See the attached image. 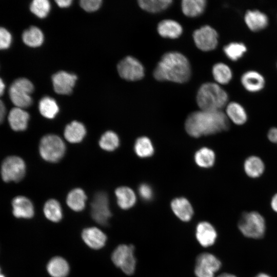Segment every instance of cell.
I'll list each match as a JSON object with an SVG mask.
<instances>
[{"label":"cell","mask_w":277,"mask_h":277,"mask_svg":"<svg viewBox=\"0 0 277 277\" xmlns=\"http://www.w3.org/2000/svg\"><path fill=\"white\" fill-rule=\"evenodd\" d=\"M229 127L228 117L221 110L194 111L185 122V129L190 136L199 137L226 130Z\"/></svg>","instance_id":"cell-1"},{"label":"cell","mask_w":277,"mask_h":277,"mask_svg":"<svg viewBox=\"0 0 277 277\" xmlns=\"http://www.w3.org/2000/svg\"><path fill=\"white\" fill-rule=\"evenodd\" d=\"M191 67L188 60L181 53L170 51L164 54L153 71L154 78L183 83L189 79Z\"/></svg>","instance_id":"cell-2"},{"label":"cell","mask_w":277,"mask_h":277,"mask_svg":"<svg viewBox=\"0 0 277 277\" xmlns=\"http://www.w3.org/2000/svg\"><path fill=\"white\" fill-rule=\"evenodd\" d=\"M228 94L220 85L213 82L203 84L196 94V102L201 110L215 111L226 106Z\"/></svg>","instance_id":"cell-3"},{"label":"cell","mask_w":277,"mask_h":277,"mask_svg":"<svg viewBox=\"0 0 277 277\" xmlns=\"http://www.w3.org/2000/svg\"><path fill=\"white\" fill-rule=\"evenodd\" d=\"M238 227L244 236L249 238L260 239L263 237L265 232V221L258 212H245L239 220Z\"/></svg>","instance_id":"cell-4"},{"label":"cell","mask_w":277,"mask_h":277,"mask_svg":"<svg viewBox=\"0 0 277 277\" xmlns=\"http://www.w3.org/2000/svg\"><path fill=\"white\" fill-rule=\"evenodd\" d=\"M66 146L63 141L57 135L47 134L44 136L40 142L39 151L45 161L56 163L64 155Z\"/></svg>","instance_id":"cell-5"},{"label":"cell","mask_w":277,"mask_h":277,"mask_svg":"<svg viewBox=\"0 0 277 277\" xmlns=\"http://www.w3.org/2000/svg\"><path fill=\"white\" fill-rule=\"evenodd\" d=\"M34 90L32 83L26 78L15 80L9 89L10 98L16 107L25 108L29 107L32 102L31 93Z\"/></svg>","instance_id":"cell-6"},{"label":"cell","mask_w":277,"mask_h":277,"mask_svg":"<svg viewBox=\"0 0 277 277\" xmlns=\"http://www.w3.org/2000/svg\"><path fill=\"white\" fill-rule=\"evenodd\" d=\"M111 260L114 264L127 275H132L134 272L136 262L133 245L118 246L112 253Z\"/></svg>","instance_id":"cell-7"},{"label":"cell","mask_w":277,"mask_h":277,"mask_svg":"<svg viewBox=\"0 0 277 277\" xmlns=\"http://www.w3.org/2000/svg\"><path fill=\"white\" fill-rule=\"evenodd\" d=\"M25 172V163L18 156H8L2 164L1 175L4 182H19L24 177Z\"/></svg>","instance_id":"cell-8"},{"label":"cell","mask_w":277,"mask_h":277,"mask_svg":"<svg viewBox=\"0 0 277 277\" xmlns=\"http://www.w3.org/2000/svg\"><path fill=\"white\" fill-rule=\"evenodd\" d=\"M91 209L93 220L101 225L106 226L111 216L107 193L103 191L96 193L91 203Z\"/></svg>","instance_id":"cell-9"},{"label":"cell","mask_w":277,"mask_h":277,"mask_svg":"<svg viewBox=\"0 0 277 277\" xmlns=\"http://www.w3.org/2000/svg\"><path fill=\"white\" fill-rule=\"evenodd\" d=\"M196 46L203 51L215 49L219 42V35L216 30L209 25H204L193 33Z\"/></svg>","instance_id":"cell-10"},{"label":"cell","mask_w":277,"mask_h":277,"mask_svg":"<svg viewBox=\"0 0 277 277\" xmlns=\"http://www.w3.org/2000/svg\"><path fill=\"white\" fill-rule=\"evenodd\" d=\"M120 76L129 81L142 79L144 76V68L142 63L132 56H127L122 60L117 65Z\"/></svg>","instance_id":"cell-11"},{"label":"cell","mask_w":277,"mask_h":277,"mask_svg":"<svg viewBox=\"0 0 277 277\" xmlns=\"http://www.w3.org/2000/svg\"><path fill=\"white\" fill-rule=\"evenodd\" d=\"M221 267V262L214 255L204 252L196 258L194 273L197 277H214Z\"/></svg>","instance_id":"cell-12"},{"label":"cell","mask_w":277,"mask_h":277,"mask_svg":"<svg viewBox=\"0 0 277 277\" xmlns=\"http://www.w3.org/2000/svg\"><path fill=\"white\" fill-rule=\"evenodd\" d=\"M77 76L74 74L60 71L54 74L52 81L55 92L60 94H70L73 90Z\"/></svg>","instance_id":"cell-13"},{"label":"cell","mask_w":277,"mask_h":277,"mask_svg":"<svg viewBox=\"0 0 277 277\" xmlns=\"http://www.w3.org/2000/svg\"><path fill=\"white\" fill-rule=\"evenodd\" d=\"M240 81L244 88L251 93L261 91L266 84L264 76L259 72L253 70L244 72L241 76Z\"/></svg>","instance_id":"cell-14"},{"label":"cell","mask_w":277,"mask_h":277,"mask_svg":"<svg viewBox=\"0 0 277 277\" xmlns=\"http://www.w3.org/2000/svg\"><path fill=\"white\" fill-rule=\"evenodd\" d=\"M244 19L248 28L253 32H258L265 29L269 24V18L264 12L258 10H248Z\"/></svg>","instance_id":"cell-15"},{"label":"cell","mask_w":277,"mask_h":277,"mask_svg":"<svg viewBox=\"0 0 277 277\" xmlns=\"http://www.w3.org/2000/svg\"><path fill=\"white\" fill-rule=\"evenodd\" d=\"M195 236L198 242L204 247L214 244L217 238V232L214 227L209 222H200L196 226Z\"/></svg>","instance_id":"cell-16"},{"label":"cell","mask_w":277,"mask_h":277,"mask_svg":"<svg viewBox=\"0 0 277 277\" xmlns=\"http://www.w3.org/2000/svg\"><path fill=\"white\" fill-rule=\"evenodd\" d=\"M13 214L18 218L29 219L34 214V208L32 202L24 196H17L12 202Z\"/></svg>","instance_id":"cell-17"},{"label":"cell","mask_w":277,"mask_h":277,"mask_svg":"<svg viewBox=\"0 0 277 277\" xmlns=\"http://www.w3.org/2000/svg\"><path fill=\"white\" fill-rule=\"evenodd\" d=\"M82 236L84 241L89 247L95 249L104 246L107 240L105 234L96 227L85 229Z\"/></svg>","instance_id":"cell-18"},{"label":"cell","mask_w":277,"mask_h":277,"mask_svg":"<svg viewBox=\"0 0 277 277\" xmlns=\"http://www.w3.org/2000/svg\"><path fill=\"white\" fill-rule=\"evenodd\" d=\"M171 207L175 215L182 221L188 222L193 216V208L189 201L185 197L173 199L171 202Z\"/></svg>","instance_id":"cell-19"},{"label":"cell","mask_w":277,"mask_h":277,"mask_svg":"<svg viewBox=\"0 0 277 277\" xmlns=\"http://www.w3.org/2000/svg\"><path fill=\"white\" fill-rule=\"evenodd\" d=\"M29 114L23 109L12 108L8 115V121L11 128L14 131H24L28 126Z\"/></svg>","instance_id":"cell-20"},{"label":"cell","mask_w":277,"mask_h":277,"mask_svg":"<svg viewBox=\"0 0 277 277\" xmlns=\"http://www.w3.org/2000/svg\"><path fill=\"white\" fill-rule=\"evenodd\" d=\"M157 30L161 36L172 39L179 37L183 32V28L177 22L169 19L160 22Z\"/></svg>","instance_id":"cell-21"},{"label":"cell","mask_w":277,"mask_h":277,"mask_svg":"<svg viewBox=\"0 0 277 277\" xmlns=\"http://www.w3.org/2000/svg\"><path fill=\"white\" fill-rule=\"evenodd\" d=\"M86 134V129L83 123L74 121L67 125L64 130L65 139L71 143L81 142Z\"/></svg>","instance_id":"cell-22"},{"label":"cell","mask_w":277,"mask_h":277,"mask_svg":"<svg viewBox=\"0 0 277 277\" xmlns=\"http://www.w3.org/2000/svg\"><path fill=\"white\" fill-rule=\"evenodd\" d=\"M118 206L122 209H128L136 203V197L132 189L125 186L120 187L115 191Z\"/></svg>","instance_id":"cell-23"},{"label":"cell","mask_w":277,"mask_h":277,"mask_svg":"<svg viewBox=\"0 0 277 277\" xmlns=\"http://www.w3.org/2000/svg\"><path fill=\"white\" fill-rule=\"evenodd\" d=\"M226 115L234 123L241 125L247 120V114L243 106L236 102H230L226 105Z\"/></svg>","instance_id":"cell-24"},{"label":"cell","mask_w":277,"mask_h":277,"mask_svg":"<svg viewBox=\"0 0 277 277\" xmlns=\"http://www.w3.org/2000/svg\"><path fill=\"white\" fill-rule=\"evenodd\" d=\"M212 74L216 83L220 85L228 84L233 77L230 67L222 62L217 63L212 66Z\"/></svg>","instance_id":"cell-25"},{"label":"cell","mask_w":277,"mask_h":277,"mask_svg":"<svg viewBox=\"0 0 277 277\" xmlns=\"http://www.w3.org/2000/svg\"><path fill=\"white\" fill-rule=\"evenodd\" d=\"M47 269L48 273L52 277H66L69 271V265L67 261L59 256L52 258L49 262Z\"/></svg>","instance_id":"cell-26"},{"label":"cell","mask_w":277,"mask_h":277,"mask_svg":"<svg viewBox=\"0 0 277 277\" xmlns=\"http://www.w3.org/2000/svg\"><path fill=\"white\" fill-rule=\"evenodd\" d=\"M207 5L206 0H183L181 7L183 13L189 17H196L204 11Z\"/></svg>","instance_id":"cell-27"},{"label":"cell","mask_w":277,"mask_h":277,"mask_svg":"<svg viewBox=\"0 0 277 277\" xmlns=\"http://www.w3.org/2000/svg\"><path fill=\"white\" fill-rule=\"evenodd\" d=\"M87 196L83 189L75 188L68 193L66 202L68 206L73 210L80 211L84 209Z\"/></svg>","instance_id":"cell-28"},{"label":"cell","mask_w":277,"mask_h":277,"mask_svg":"<svg viewBox=\"0 0 277 277\" xmlns=\"http://www.w3.org/2000/svg\"><path fill=\"white\" fill-rule=\"evenodd\" d=\"M223 50L229 60L235 62L243 57L247 51V48L243 43L233 42L225 45Z\"/></svg>","instance_id":"cell-29"},{"label":"cell","mask_w":277,"mask_h":277,"mask_svg":"<svg viewBox=\"0 0 277 277\" xmlns=\"http://www.w3.org/2000/svg\"><path fill=\"white\" fill-rule=\"evenodd\" d=\"M244 168L248 176L255 178L262 174L265 166L263 161L259 157L251 156L245 160Z\"/></svg>","instance_id":"cell-30"},{"label":"cell","mask_w":277,"mask_h":277,"mask_svg":"<svg viewBox=\"0 0 277 277\" xmlns=\"http://www.w3.org/2000/svg\"><path fill=\"white\" fill-rule=\"evenodd\" d=\"M22 39L27 46L36 47L42 44L44 41V35L38 28L32 26L23 32Z\"/></svg>","instance_id":"cell-31"},{"label":"cell","mask_w":277,"mask_h":277,"mask_svg":"<svg viewBox=\"0 0 277 277\" xmlns=\"http://www.w3.org/2000/svg\"><path fill=\"white\" fill-rule=\"evenodd\" d=\"M215 155L214 151L207 147H203L197 150L194 154L196 164L202 168L212 167L215 162Z\"/></svg>","instance_id":"cell-32"},{"label":"cell","mask_w":277,"mask_h":277,"mask_svg":"<svg viewBox=\"0 0 277 277\" xmlns=\"http://www.w3.org/2000/svg\"><path fill=\"white\" fill-rule=\"evenodd\" d=\"M38 109L41 114L49 119L54 118L59 111V108L55 101L49 96H45L40 100Z\"/></svg>","instance_id":"cell-33"},{"label":"cell","mask_w":277,"mask_h":277,"mask_svg":"<svg viewBox=\"0 0 277 277\" xmlns=\"http://www.w3.org/2000/svg\"><path fill=\"white\" fill-rule=\"evenodd\" d=\"M139 6L143 10L151 13L160 12L171 4V0H138Z\"/></svg>","instance_id":"cell-34"},{"label":"cell","mask_w":277,"mask_h":277,"mask_svg":"<svg viewBox=\"0 0 277 277\" xmlns=\"http://www.w3.org/2000/svg\"><path fill=\"white\" fill-rule=\"evenodd\" d=\"M44 213L45 216L52 222H58L62 218L61 206L59 202L54 199H50L46 202Z\"/></svg>","instance_id":"cell-35"},{"label":"cell","mask_w":277,"mask_h":277,"mask_svg":"<svg viewBox=\"0 0 277 277\" xmlns=\"http://www.w3.org/2000/svg\"><path fill=\"white\" fill-rule=\"evenodd\" d=\"M135 153L140 157L151 156L154 152V147L150 140L146 136L138 138L134 144Z\"/></svg>","instance_id":"cell-36"},{"label":"cell","mask_w":277,"mask_h":277,"mask_svg":"<svg viewBox=\"0 0 277 277\" xmlns=\"http://www.w3.org/2000/svg\"><path fill=\"white\" fill-rule=\"evenodd\" d=\"M120 144L118 135L112 131L105 132L99 141L100 147L106 151H112L116 149Z\"/></svg>","instance_id":"cell-37"},{"label":"cell","mask_w":277,"mask_h":277,"mask_svg":"<svg viewBox=\"0 0 277 277\" xmlns=\"http://www.w3.org/2000/svg\"><path fill=\"white\" fill-rule=\"evenodd\" d=\"M30 9L37 17L44 18L50 11V4L48 0H34L30 4Z\"/></svg>","instance_id":"cell-38"},{"label":"cell","mask_w":277,"mask_h":277,"mask_svg":"<svg viewBox=\"0 0 277 277\" xmlns=\"http://www.w3.org/2000/svg\"><path fill=\"white\" fill-rule=\"evenodd\" d=\"M102 3L101 0H81L80 5L85 11L93 12L100 8Z\"/></svg>","instance_id":"cell-39"},{"label":"cell","mask_w":277,"mask_h":277,"mask_svg":"<svg viewBox=\"0 0 277 277\" xmlns=\"http://www.w3.org/2000/svg\"><path fill=\"white\" fill-rule=\"evenodd\" d=\"M12 41L10 33L4 28L0 29V48L6 49L9 47Z\"/></svg>","instance_id":"cell-40"},{"label":"cell","mask_w":277,"mask_h":277,"mask_svg":"<svg viewBox=\"0 0 277 277\" xmlns=\"http://www.w3.org/2000/svg\"><path fill=\"white\" fill-rule=\"evenodd\" d=\"M138 193L145 201H150L153 197V192L151 186L147 184H141L138 187Z\"/></svg>","instance_id":"cell-41"},{"label":"cell","mask_w":277,"mask_h":277,"mask_svg":"<svg viewBox=\"0 0 277 277\" xmlns=\"http://www.w3.org/2000/svg\"><path fill=\"white\" fill-rule=\"evenodd\" d=\"M268 139L273 143L277 142V128L275 127L271 128L268 133Z\"/></svg>","instance_id":"cell-42"},{"label":"cell","mask_w":277,"mask_h":277,"mask_svg":"<svg viewBox=\"0 0 277 277\" xmlns=\"http://www.w3.org/2000/svg\"><path fill=\"white\" fill-rule=\"evenodd\" d=\"M57 5L61 8H65L69 7L71 3V0H55Z\"/></svg>","instance_id":"cell-43"},{"label":"cell","mask_w":277,"mask_h":277,"mask_svg":"<svg viewBox=\"0 0 277 277\" xmlns=\"http://www.w3.org/2000/svg\"><path fill=\"white\" fill-rule=\"evenodd\" d=\"M6 112L5 106L3 102L1 101L0 103V121L2 123Z\"/></svg>","instance_id":"cell-44"},{"label":"cell","mask_w":277,"mask_h":277,"mask_svg":"<svg viewBox=\"0 0 277 277\" xmlns=\"http://www.w3.org/2000/svg\"><path fill=\"white\" fill-rule=\"evenodd\" d=\"M271 206L272 209L277 212V193L274 194L271 199Z\"/></svg>","instance_id":"cell-45"},{"label":"cell","mask_w":277,"mask_h":277,"mask_svg":"<svg viewBox=\"0 0 277 277\" xmlns=\"http://www.w3.org/2000/svg\"><path fill=\"white\" fill-rule=\"evenodd\" d=\"M5 84L3 83L2 78L0 79V94L1 95H2L4 90L5 89Z\"/></svg>","instance_id":"cell-46"},{"label":"cell","mask_w":277,"mask_h":277,"mask_svg":"<svg viewBox=\"0 0 277 277\" xmlns=\"http://www.w3.org/2000/svg\"><path fill=\"white\" fill-rule=\"evenodd\" d=\"M217 277H236V276L230 273H224L219 275Z\"/></svg>","instance_id":"cell-47"},{"label":"cell","mask_w":277,"mask_h":277,"mask_svg":"<svg viewBox=\"0 0 277 277\" xmlns=\"http://www.w3.org/2000/svg\"><path fill=\"white\" fill-rule=\"evenodd\" d=\"M255 277H271V276L267 274H266L264 273H261L258 274Z\"/></svg>","instance_id":"cell-48"},{"label":"cell","mask_w":277,"mask_h":277,"mask_svg":"<svg viewBox=\"0 0 277 277\" xmlns=\"http://www.w3.org/2000/svg\"><path fill=\"white\" fill-rule=\"evenodd\" d=\"M1 277H5L3 274H1Z\"/></svg>","instance_id":"cell-49"},{"label":"cell","mask_w":277,"mask_h":277,"mask_svg":"<svg viewBox=\"0 0 277 277\" xmlns=\"http://www.w3.org/2000/svg\"><path fill=\"white\" fill-rule=\"evenodd\" d=\"M276 67H277V63H276Z\"/></svg>","instance_id":"cell-50"},{"label":"cell","mask_w":277,"mask_h":277,"mask_svg":"<svg viewBox=\"0 0 277 277\" xmlns=\"http://www.w3.org/2000/svg\"><path fill=\"white\" fill-rule=\"evenodd\" d=\"M277 143V142H276Z\"/></svg>","instance_id":"cell-51"}]
</instances>
